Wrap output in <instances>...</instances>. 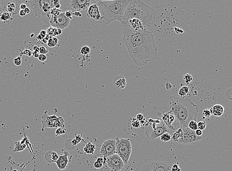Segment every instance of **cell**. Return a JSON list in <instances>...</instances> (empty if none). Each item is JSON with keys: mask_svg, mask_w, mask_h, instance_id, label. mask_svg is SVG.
Returning a JSON list of instances; mask_svg holds the SVG:
<instances>
[{"mask_svg": "<svg viewBox=\"0 0 232 171\" xmlns=\"http://www.w3.org/2000/svg\"><path fill=\"white\" fill-rule=\"evenodd\" d=\"M28 2L30 3L35 16L42 18L46 24L49 23L52 15L51 13H45L43 12L42 9V1H31Z\"/></svg>", "mask_w": 232, "mask_h": 171, "instance_id": "cell-9", "label": "cell"}, {"mask_svg": "<svg viewBox=\"0 0 232 171\" xmlns=\"http://www.w3.org/2000/svg\"><path fill=\"white\" fill-rule=\"evenodd\" d=\"M87 16L88 18L95 21L97 23L102 22V18L96 4H91L87 12Z\"/></svg>", "mask_w": 232, "mask_h": 171, "instance_id": "cell-13", "label": "cell"}, {"mask_svg": "<svg viewBox=\"0 0 232 171\" xmlns=\"http://www.w3.org/2000/svg\"><path fill=\"white\" fill-rule=\"evenodd\" d=\"M61 13H62V10L60 9H56L55 7H52V9H51V14L53 16H59Z\"/></svg>", "mask_w": 232, "mask_h": 171, "instance_id": "cell-31", "label": "cell"}, {"mask_svg": "<svg viewBox=\"0 0 232 171\" xmlns=\"http://www.w3.org/2000/svg\"><path fill=\"white\" fill-rule=\"evenodd\" d=\"M69 153L67 151H64V154L60 155L59 158L56 161V163L59 170H64L66 168L68 163L70 162V160L68 159Z\"/></svg>", "mask_w": 232, "mask_h": 171, "instance_id": "cell-17", "label": "cell"}, {"mask_svg": "<svg viewBox=\"0 0 232 171\" xmlns=\"http://www.w3.org/2000/svg\"><path fill=\"white\" fill-rule=\"evenodd\" d=\"M52 6L54 7H55L56 9H59L60 7V4L59 3V1L55 0V1H52Z\"/></svg>", "mask_w": 232, "mask_h": 171, "instance_id": "cell-42", "label": "cell"}, {"mask_svg": "<svg viewBox=\"0 0 232 171\" xmlns=\"http://www.w3.org/2000/svg\"><path fill=\"white\" fill-rule=\"evenodd\" d=\"M70 21L71 20L65 16V13L62 12L59 16L52 15L49 24L53 27L63 30L69 26Z\"/></svg>", "mask_w": 232, "mask_h": 171, "instance_id": "cell-10", "label": "cell"}, {"mask_svg": "<svg viewBox=\"0 0 232 171\" xmlns=\"http://www.w3.org/2000/svg\"><path fill=\"white\" fill-rule=\"evenodd\" d=\"M81 54L86 55L91 52V48L88 46H84L82 48L80 51Z\"/></svg>", "mask_w": 232, "mask_h": 171, "instance_id": "cell-32", "label": "cell"}, {"mask_svg": "<svg viewBox=\"0 0 232 171\" xmlns=\"http://www.w3.org/2000/svg\"><path fill=\"white\" fill-rule=\"evenodd\" d=\"M136 119H137L140 122L142 121H144V120H145L144 115L141 114H137V116H136Z\"/></svg>", "mask_w": 232, "mask_h": 171, "instance_id": "cell-46", "label": "cell"}, {"mask_svg": "<svg viewBox=\"0 0 232 171\" xmlns=\"http://www.w3.org/2000/svg\"><path fill=\"white\" fill-rule=\"evenodd\" d=\"M227 99L232 101V88L228 89L225 93Z\"/></svg>", "mask_w": 232, "mask_h": 171, "instance_id": "cell-37", "label": "cell"}, {"mask_svg": "<svg viewBox=\"0 0 232 171\" xmlns=\"http://www.w3.org/2000/svg\"><path fill=\"white\" fill-rule=\"evenodd\" d=\"M123 26L135 31L145 29V27L143 26L141 22L140 21V20L134 18L128 20V21L124 24Z\"/></svg>", "mask_w": 232, "mask_h": 171, "instance_id": "cell-18", "label": "cell"}, {"mask_svg": "<svg viewBox=\"0 0 232 171\" xmlns=\"http://www.w3.org/2000/svg\"><path fill=\"white\" fill-rule=\"evenodd\" d=\"M103 165H104L103 164H102V163H100L98 162H97V161H95L94 163V167L95 169H101Z\"/></svg>", "mask_w": 232, "mask_h": 171, "instance_id": "cell-44", "label": "cell"}, {"mask_svg": "<svg viewBox=\"0 0 232 171\" xmlns=\"http://www.w3.org/2000/svg\"><path fill=\"white\" fill-rule=\"evenodd\" d=\"M170 130L169 129L166 125L164 123L163 125L161 126L158 127L156 128V129L153 130L150 134H146L147 137L150 139H154L157 138L161 137L162 135L166 133H169L170 134L171 132Z\"/></svg>", "mask_w": 232, "mask_h": 171, "instance_id": "cell-15", "label": "cell"}, {"mask_svg": "<svg viewBox=\"0 0 232 171\" xmlns=\"http://www.w3.org/2000/svg\"><path fill=\"white\" fill-rule=\"evenodd\" d=\"M91 3V0H72L70 1V7L77 12L84 11L89 8Z\"/></svg>", "mask_w": 232, "mask_h": 171, "instance_id": "cell-14", "label": "cell"}, {"mask_svg": "<svg viewBox=\"0 0 232 171\" xmlns=\"http://www.w3.org/2000/svg\"><path fill=\"white\" fill-rule=\"evenodd\" d=\"M24 11L25 12H26L27 15V14H29V13H30V10L28 7H26V9H25Z\"/></svg>", "mask_w": 232, "mask_h": 171, "instance_id": "cell-59", "label": "cell"}, {"mask_svg": "<svg viewBox=\"0 0 232 171\" xmlns=\"http://www.w3.org/2000/svg\"><path fill=\"white\" fill-rule=\"evenodd\" d=\"M42 41H43V43H48V40L45 39V38H44V39H43V40H42Z\"/></svg>", "mask_w": 232, "mask_h": 171, "instance_id": "cell-61", "label": "cell"}, {"mask_svg": "<svg viewBox=\"0 0 232 171\" xmlns=\"http://www.w3.org/2000/svg\"><path fill=\"white\" fill-rule=\"evenodd\" d=\"M106 164L112 171H121L124 167L123 160L117 154L107 157Z\"/></svg>", "mask_w": 232, "mask_h": 171, "instance_id": "cell-12", "label": "cell"}, {"mask_svg": "<svg viewBox=\"0 0 232 171\" xmlns=\"http://www.w3.org/2000/svg\"><path fill=\"white\" fill-rule=\"evenodd\" d=\"M15 150H13V153L23 151L27 147V145H26V144L20 145V142H15Z\"/></svg>", "mask_w": 232, "mask_h": 171, "instance_id": "cell-27", "label": "cell"}, {"mask_svg": "<svg viewBox=\"0 0 232 171\" xmlns=\"http://www.w3.org/2000/svg\"><path fill=\"white\" fill-rule=\"evenodd\" d=\"M131 0H114V1H97L102 22L108 24L114 21H123L125 10Z\"/></svg>", "mask_w": 232, "mask_h": 171, "instance_id": "cell-4", "label": "cell"}, {"mask_svg": "<svg viewBox=\"0 0 232 171\" xmlns=\"http://www.w3.org/2000/svg\"><path fill=\"white\" fill-rule=\"evenodd\" d=\"M58 43V39L55 37H52V38H50L49 40L47 45L50 48H54L57 44Z\"/></svg>", "mask_w": 232, "mask_h": 171, "instance_id": "cell-28", "label": "cell"}, {"mask_svg": "<svg viewBox=\"0 0 232 171\" xmlns=\"http://www.w3.org/2000/svg\"><path fill=\"white\" fill-rule=\"evenodd\" d=\"M170 113L171 112H169L164 114L162 117V120L164 121V123L170 130L175 132L178 129V128H176L177 127L175 125V121L176 120V118L173 114H170Z\"/></svg>", "mask_w": 232, "mask_h": 171, "instance_id": "cell-16", "label": "cell"}, {"mask_svg": "<svg viewBox=\"0 0 232 171\" xmlns=\"http://www.w3.org/2000/svg\"><path fill=\"white\" fill-rule=\"evenodd\" d=\"M75 137H76L75 139H76L77 141H78L79 142H81V141L82 140V135H76Z\"/></svg>", "mask_w": 232, "mask_h": 171, "instance_id": "cell-50", "label": "cell"}, {"mask_svg": "<svg viewBox=\"0 0 232 171\" xmlns=\"http://www.w3.org/2000/svg\"><path fill=\"white\" fill-rule=\"evenodd\" d=\"M14 64L16 66H20L21 64V56H18V57L14 59Z\"/></svg>", "mask_w": 232, "mask_h": 171, "instance_id": "cell-39", "label": "cell"}, {"mask_svg": "<svg viewBox=\"0 0 232 171\" xmlns=\"http://www.w3.org/2000/svg\"><path fill=\"white\" fill-rule=\"evenodd\" d=\"M40 34L41 36H42L43 38H45L47 35V32H46V31L42 30L40 33Z\"/></svg>", "mask_w": 232, "mask_h": 171, "instance_id": "cell-51", "label": "cell"}, {"mask_svg": "<svg viewBox=\"0 0 232 171\" xmlns=\"http://www.w3.org/2000/svg\"><path fill=\"white\" fill-rule=\"evenodd\" d=\"M126 79L124 76H117L114 79V85L117 89H124L126 86Z\"/></svg>", "mask_w": 232, "mask_h": 171, "instance_id": "cell-20", "label": "cell"}, {"mask_svg": "<svg viewBox=\"0 0 232 171\" xmlns=\"http://www.w3.org/2000/svg\"><path fill=\"white\" fill-rule=\"evenodd\" d=\"M59 158V156L57 153L54 151H49L45 154V159L49 163H52L57 161Z\"/></svg>", "mask_w": 232, "mask_h": 171, "instance_id": "cell-21", "label": "cell"}, {"mask_svg": "<svg viewBox=\"0 0 232 171\" xmlns=\"http://www.w3.org/2000/svg\"><path fill=\"white\" fill-rule=\"evenodd\" d=\"M155 17L156 13L153 8L140 0H131L125 10L121 23L124 25L130 19H136L145 27L152 24Z\"/></svg>", "mask_w": 232, "mask_h": 171, "instance_id": "cell-3", "label": "cell"}, {"mask_svg": "<svg viewBox=\"0 0 232 171\" xmlns=\"http://www.w3.org/2000/svg\"><path fill=\"white\" fill-rule=\"evenodd\" d=\"M84 151L87 154H93L95 150V146L91 142H88L84 147Z\"/></svg>", "mask_w": 232, "mask_h": 171, "instance_id": "cell-24", "label": "cell"}, {"mask_svg": "<svg viewBox=\"0 0 232 171\" xmlns=\"http://www.w3.org/2000/svg\"><path fill=\"white\" fill-rule=\"evenodd\" d=\"M26 7H27V6H26V4H20V10H24L25 9H26Z\"/></svg>", "mask_w": 232, "mask_h": 171, "instance_id": "cell-56", "label": "cell"}, {"mask_svg": "<svg viewBox=\"0 0 232 171\" xmlns=\"http://www.w3.org/2000/svg\"><path fill=\"white\" fill-rule=\"evenodd\" d=\"M188 128L193 131H196L198 129L197 127V120H192L189 122L188 124Z\"/></svg>", "mask_w": 232, "mask_h": 171, "instance_id": "cell-30", "label": "cell"}, {"mask_svg": "<svg viewBox=\"0 0 232 171\" xmlns=\"http://www.w3.org/2000/svg\"><path fill=\"white\" fill-rule=\"evenodd\" d=\"M116 139H109L104 141L101 145L100 155L108 157L116 154Z\"/></svg>", "mask_w": 232, "mask_h": 171, "instance_id": "cell-11", "label": "cell"}, {"mask_svg": "<svg viewBox=\"0 0 232 171\" xmlns=\"http://www.w3.org/2000/svg\"><path fill=\"white\" fill-rule=\"evenodd\" d=\"M175 32H176V33L178 34L183 33L184 32L181 28L178 27H175Z\"/></svg>", "mask_w": 232, "mask_h": 171, "instance_id": "cell-48", "label": "cell"}, {"mask_svg": "<svg viewBox=\"0 0 232 171\" xmlns=\"http://www.w3.org/2000/svg\"><path fill=\"white\" fill-rule=\"evenodd\" d=\"M32 53H33V52H32L31 51L30 49L26 48V49L24 50L22 52H21V55H26V56L31 57V56H32Z\"/></svg>", "mask_w": 232, "mask_h": 171, "instance_id": "cell-40", "label": "cell"}, {"mask_svg": "<svg viewBox=\"0 0 232 171\" xmlns=\"http://www.w3.org/2000/svg\"><path fill=\"white\" fill-rule=\"evenodd\" d=\"M55 114L53 115L49 116L47 114L48 111L44 112L43 117H42V131L43 132L46 127L49 128H59L62 127L65 128L64 120L62 117H56V112H57V109H55Z\"/></svg>", "mask_w": 232, "mask_h": 171, "instance_id": "cell-7", "label": "cell"}, {"mask_svg": "<svg viewBox=\"0 0 232 171\" xmlns=\"http://www.w3.org/2000/svg\"><path fill=\"white\" fill-rule=\"evenodd\" d=\"M96 161H97V162H98L100 163H102V164L104 165V159H103V157H98V158H97Z\"/></svg>", "mask_w": 232, "mask_h": 171, "instance_id": "cell-54", "label": "cell"}, {"mask_svg": "<svg viewBox=\"0 0 232 171\" xmlns=\"http://www.w3.org/2000/svg\"><path fill=\"white\" fill-rule=\"evenodd\" d=\"M161 140L163 142H168L172 139V137L169 133H166L161 136Z\"/></svg>", "mask_w": 232, "mask_h": 171, "instance_id": "cell-29", "label": "cell"}, {"mask_svg": "<svg viewBox=\"0 0 232 171\" xmlns=\"http://www.w3.org/2000/svg\"><path fill=\"white\" fill-rule=\"evenodd\" d=\"M44 39L43 37H42V36H41L40 34H39L38 36L37 37V40H43V39Z\"/></svg>", "mask_w": 232, "mask_h": 171, "instance_id": "cell-60", "label": "cell"}, {"mask_svg": "<svg viewBox=\"0 0 232 171\" xmlns=\"http://www.w3.org/2000/svg\"><path fill=\"white\" fill-rule=\"evenodd\" d=\"M195 133L196 134V135L199 137H202V135H203V131L197 129L196 131H195Z\"/></svg>", "mask_w": 232, "mask_h": 171, "instance_id": "cell-49", "label": "cell"}, {"mask_svg": "<svg viewBox=\"0 0 232 171\" xmlns=\"http://www.w3.org/2000/svg\"><path fill=\"white\" fill-rule=\"evenodd\" d=\"M73 15L75 16H77V17H81L82 16V13L80 12H73Z\"/></svg>", "mask_w": 232, "mask_h": 171, "instance_id": "cell-53", "label": "cell"}, {"mask_svg": "<svg viewBox=\"0 0 232 171\" xmlns=\"http://www.w3.org/2000/svg\"><path fill=\"white\" fill-rule=\"evenodd\" d=\"M34 36V34H31V37H33Z\"/></svg>", "mask_w": 232, "mask_h": 171, "instance_id": "cell-62", "label": "cell"}, {"mask_svg": "<svg viewBox=\"0 0 232 171\" xmlns=\"http://www.w3.org/2000/svg\"><path fill=\"white\" fill-rule=\"evenodd\" d=\"M183 136V130L181 127L178 129L176 131L173 133L172 139L174 142H177L179 139L181 138Z\"/></svg>", "mask_w": 232, "mask_h": 171, "instance_id": "cell-25", "label": "cell"}, {"mask_svg": "<svg viewBox=\"0 0 232 171\" xmlns=\"http://www.w3.org/2000/svg\"><path fill=\"white\" fill-rule=\"evenodd\" d=\"M64 13H65V16H66L68 18L70 19V20H72V18H73V12L71 10H67V11L64 12Z\"/></svg>", "mask_w": 232, "mask_h": 171, "instance_id": "cell-41", "label": "cell"}, {"mask_svg": "<svg viewBox=\"0 0 232 171\" xmlns=\"http://www.w3.org/2000/svg\"><path fill=\"white\" fill-rule=\"evenodd\" d=\"M17 171V170H14V171Z\"/></svg>", "mask_w": 232, "mask_h": 171, "instance_id": "cell-64", "label": "cell"}, {"mask_svg": "<svg viewBox=\"0 0 232 171\" xmlns=\"http://www.w3.org/2000/svg\"><path fill=\"white\" fill-rule=\"evenodd\" d=\"M39 55H40L39 54V53L36 51H33V53H32V55L34 57L36 58H39Z\"/></svg>", "mask_w": 232, "mask_h": 171, "instance_id": "cell-55", "label": "cell"}, {"mask_svg": "<svg viewBox=\"0 0 232 171\" xmlns=\"http://www.w3.org/2000/svg\"><path fill=\"white\" fill-rule=\"evenodd\" d=\"M131 125L133 126V127L137 128L140 127L141 124H140L139 121L136 118H133V121H132Z\"/></svg>", "mask_w": 232, "mask_h": 171, "instance_id": "cell-36", "label": "cell"}, {"mask_svg": "<svg viewBox=\"0 0 232 171\" xmlns=\"http://www.w3.org/2000/svg\"><path fill=\"white\" fill-rule=\"evenodd\" d=\"M171 171H181V169L179 168L177 164H174L172 167Z\"/></svg>", "mask_w": 232, "mask_h": 171, "instance_id": "cell-47", "label": "cell"}, {"mask_svg": "<svg viewBox=\"0 0 232 171\" xmlns=\"http://www.w3.org/2000/svg\"><path fill=\"white\" fill-rule=\"evenodd\" d=\"M172 166L168 163L145 158L139 163L136 171H171Z\"/></svg>", "mask_w": 232, "mask_h": 171, "instance_id": "cell-5", "label": "cell"}, {"mask_svg": "<svg viewBox=\"0 0 232 171\" xmlns=\"http://www.w3.org/2000/svg\"><path fill=\"white\" fill-rule=\"evenodd\" d=\"M47 59L46 56L45 54H40L39 55V58L38 59L41 62H45V61Z\"/></svg>", "mask_w": 232, "mask_h": 171, "instance_id": "cell-45", "label": "cell"}, {"mask_svg": "<svg viewBox=\"0 0 232 171\" xmlns=\"http://www.w3.org/2000/svg\"><path fill=\"white\" fill-rule=\"evenodd\" d=\"M19 15H20V16H22V17H23V16H25L26 15V12H25L24 10H19Z\"/></svg>", "mask_w": 232, "mask_h": 171, "instance_id": "cell-52", "label": "cell"}, {"mask_svg": "<svg viewBox=\"0 0 232 171\" xmlns=\"http://www.w3.org/2000/svg\"><path fill=\"white\" fill-rule=\"evenodd\" d=\"M12 15L7 11L1 10L0 12V21L3 23H7L9 21L12 20Z\"/></svg>", "mask_w": 232, "mask_h": 171, "instance_id": "cell-23", "label": "cell"}, {"mask_svg": "<svg viewBox=\"0 0 232 171\" xmlns=\"http://www.w3.org/2000/svg\"><path fill=\"white\" fill-rule=\"evenodd\" d=\"M7 12L12 15H15L18 13V6L17 3H15L14 1H9L7 4Z\"/></svg>", "mask_w": 232, "mask_h": 171, "instance_id": "cell-22", "label": "cell"}, {"mask_svg": "<svg viewBox=\"0 0 232 171\" xmlns=\"http://www.w3.org/2000/svg\"><path fill=\"white\" fill-rule=\"evenodd\" d=\"M79 143V142H78V141H77L76 139H74L72 141V144L73 145H77Z\"/></svg>", "mask_w": 232, "mask_h": 171, "instance_id": "cell-58", "label": "cell"}, {"mask_svg": "<svg viewBox=\"0 0 232 171\" xmlns=\"http://www.w3.org/2000/svg\"><path fill=\"white\" fill-rule=\"evenodd\" d=\"M209 109H210L212 115L216 117H221L223 115L224 112V109L223 106H222V105H219V104L214 105V106Z\"/></svg>", "mask_w": 232, "mask_h": 171, "instance_id": "cell-19", "label": "cell"}, {"mask_svg": "<svg viewBox=\"0 0 232 171\" xmlns=\"http://www.w3.org/2000/svg\"><path fill=\"white\" fill-rule=\"evenodd\" d=\"M183 136L178 141V143L192 145L196 144L202 139V137H199L196 135L195 131L190 128H182Z\"/></svg>", "mask_w": 232, "mask_h": 171, "instance_id": "cell-8", "label": "cell"}, {"mask_svg": "<svg viewBox=\"0 0 232 171\" xmlns=\"http://www.w3.org/2000/svg\"><path fill=\"white\" fill-rule=\"evenodd\" d=\"M34 51H36L39 53L40 52V48L38 46H34L33 48Z\"/></svg>", "mask_w": 232, "mask_h": 171, "instance_id": "cell-57", "label": "cell"}, {"mask_svg": "<svg viewBox=\"0 0 232 171\" xmlns=\"http://www.w3.org/2000/svg\"><path fill=\"white\" fill-rule=\"evenodd\" d=\"M49 52V51L46 49L45 46H41L40 48V52L39 53L42 54H46Z\"/></svg>", "mask_w": 232, "mask_h": 171, "instance_id": "cell-43", "label": "cell"}, {"mask_svg": "<svg viewBox=\"0 0 232 171\" xmlns=\"http://www.w3.org/2000/svg\"><path fill=\"white\" fill-rule=\"evenodd\" d=\"M123 43L136 65L145 66L158 59V48L153 33L145 28L135 31L123 28Z\"/></svg>", "mask_w": 232, "mask_h": 171, "instance_id": "cell-1", "label": "cell"}, {"mask_svg": "<svg viewBox=\"0 0 232 171\" xmlns=\"http://www.w3.org/2000/svg\"><path fill=\"white\" fill-rule=\"evenodd\" d=\"M116 141V154L123 160L124 164H127L131 156L132 145L130 139L117 137Z\"/></svg>", "mask_w": 232, "mask_h": 171, "instance_id": "cell-6", "label": "cell"}, {"mask_svg": "<svg viewBox=\"0 0 232 171\" xmlns=\"http://www.w3.org/2000/svg\"><path fill=\"white\" fill-rule=\"evenodd\" d=\"M206 126V123L205 121H200L197 123V127L200 130H204L205 129Z\"/></svg>", "mask_w": 232, "mask_h": 171, "instance_id": "cell-35", "label": "cell"}, {"mask_svg": "<svg viewBox=\"0 0 232 171\" xmlns=\"http://www.w3.org/2000/svg\"><path fill=\"white\" fill-rule=\"evenodd\" d=\"M203 114L204 117H207V118L210 117L212 115V114H211L210 109H205L203 112Z\"/></svg>", "mask_w": 232, "mask_h": 171, "instance_id": "cell-38", "label": "cell"}, {"mask_svg": "<svg viewBox=\"0 0 232 171\" xmlns=\"http://www.w3.org/2000/svg\"><path fill=\"white\" fill-rule=\"evenodd\" d=\"M1 1H0V3H1ZM1 4H0V9H1Z\"/></svg>", "mask_w": 232, "mask_h": 171, "instance_id": "cell-63", "label": "cell"}, {"mask_svg": "<svg viewBox=\"0 0 232 171\" xmlns=\"http://www.w3.org/2000/svg\"><path fill=\"white\" fill-rule=\"evenodd\" d=\"M189 92V88L188 86H184L182 87L178 91L179 97L185 98L188 94Z\"/></svg>", "mask_w": 232, "mask_h": 171, "instance_id": "cell-26", "label": "cell"}, {"mask_svg": "<svg viewBox=\"0 0 232 171\" xmlns=\"http://www.w3.org/2000/svg\"><path fill=\"white\" fill-rule=\"evenodd\" d=\"M66 133V129L65 128L59 127L56 129V131H55V136H58L63 135Z\"/></svg>", "mask_w": 232, "mask_h": 171, "instance_id": "cell-33", "label": "cell"}, {"mask_svg": "<svg viewBox=\"0 0 232 171\" xmlns=\"http://www.w3.org/2000/svg\"><path fill=\"white\" fill-rule=\"evenodd\" d=\"M183 79L186 84H188L193 81V77L190 74L187 73L183 76Z\"/></svg>", "mask_w": 232, "mask_h": 171, "instance_id": "cell-34", "label": "cell"}, {"mask_svg": "<svg viewBox=\"0 0 232 171\" xmlns=\"http://www.w3.org/2000/svg\"><path fill=\"white\" fill-rule=\"evenodd\" d=\"M169 106L170 112L175 115L181 128H188L191 121L197 120L198 107L189 98L171 96Z\"/></svg>", "mask_w": 232, "mask_h": 171, "instance_id": "cell-2", "label": "cell"}]
</instances>
